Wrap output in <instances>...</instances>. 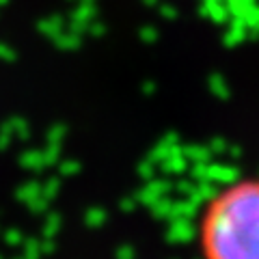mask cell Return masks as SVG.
<instances>
[{"instance_id": "obj_1", "label": "cell", "mask_w": 259, "mask_h": 259, "mask_svg": "<svg viewBox=\"0 0 259 259\" xmlns=\"http://www.w3.org/2000/svg\"><path fill=\"white\" fill-rule=\"evenodd\" d=\"M201 259H259V175H244L216 188L194 223Z\"/></svg>"}]
</instances>
